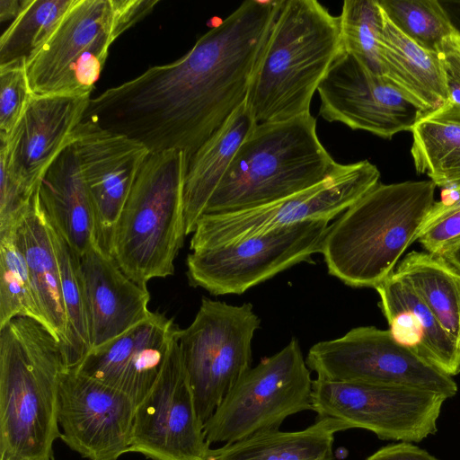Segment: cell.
Returning <instances> with one entry per match:
<instances>
[{
	"mask_svg": "<svg viewBox=\"0 0 460 460\" xmlns=\"http://www.w3.org/2000/svg\"><path fill=\"white\" fill-rule=\"evenodd\" d=\"M159 0H74L26 60L33 95H91L112 43Z\"/></svg>",
	"mask_w": 460,
	"mask_h": 460,
	"instance_id": "cell-7",
	"label": "cell"
},
{
	"mask_svg": "<svg viewBox=\"0 0 460 460\" xmlns=\"http://www.w3.org/2000/svg\"><path fill=\"white\" fill-rule=\"evenodd\" d=\"M91 95H33L8 141L1 144L0 164L31 190L56 157L73 141Z\"/></svg>",
	"mask_w": 460,
	"mask_h": 460,
	"instance_id": "cell-18",
	"label": "cell"
},
{
	"mask_svg": "<svg viewBox=\"0 0 460 460\" xmlns=\"http://www.w3.org/2000/svg\"><path fill=\"white\" fill-rule=\"evenodd\" d=\"M74 0H26L0 38V66L26 61L45 41Z\"/></svg>",
	"mask_w": 460,
	"mask_h": 460,
	"instance_id": "cell-31",
	"label": "cell"
},
{
	"mask_svg": "<svg viewBox=\"0 0 460 460\" xmlns=\"http://www.w3.org/2000/svg\"><path fill=\"white\" fill-rule=\"evenodd\" d=\"M25 62L0 66V140L10 138L32 96Z\"/></svg>",
	"mask_w": 460,
	"mask_h": 460,
	"instance_id": "cell-34",
	"label": "cell"
},
{
	"mask_svg": "<svg viewBox=\"0 0 460 460\" xmlns=\"http://www.w3.org/2000/svg\"><path fill=\"white\" fill-rule=\"evenodd\" d=\"M136 408L125 394L66 369L59 389L60 438L89 460H117L128 453Z\"/></svg>",
	"mask_w": 460,
	"mask_h": 460,
	"instance_id": "cell-16",
	"label": "cell"
},
{
	"mask_svg": "<svg viewBox=\"0 0 460 460\" xmlns=\"http://www.w3.org/2000/svg\"><path fill=\"white\" fill-rule=\"evenodd\" d=\"M49 224L59 264L62 298L66 317V339L62 345V350L67 369H74L92 349L81 274V257L50 221Z\"/></svg>",
	"mask_w": 460,
	"mask_h": 460,
	"instance_id": "cell-29",
	"label": "cell"
},
{
	"mask_svg": "<svg viewBox=\"0 0 460 460\" xmlns=\"http://www.w3.org/2000/svg\"><path fill=\"white\" fill-rule=\"evenodd\" d=\"M339 18L343 49L370 72L382 75L384 13L378 0H346Z\"/></svg>",
	"mask_w": 460,
	"mask_h": 460,
	"instance_id": "cell-32",
	"label": "cell"
},
{
	"mask_svg": "<svg viewBox=\"0 0 460 460\" xmlns=\"http://www.w3.org/2000/svg\"><path fill=\"white\" fill-rule=\"evenodd\" d=\"M38 193L49 220L80 257L98 243L93 200L72 143L46 170Z\"/></svg>",
	"mask_w": 460,
	"mask_h": 460,
	"instance_id": "cell-22",
	"label": "cell"
},
{
	"mask_svg": "<svg viewBox=\"0 0 460 460\" xmlns=\"http://www.w3.org/2000/svg\"><path fill=\"white\" fill-rule=\"evenodd\" d=\"M443 257L460 269V245L447 252Z\"/></svg>",
	"mask_w": 460,
	"mask_h": 460,
	"instance_id": "cell-40",
	"label": "cell"
},
{
	"mask_svg": "<svg viewBox=\"0 0 460 460\" xmlns=\"http://www.w3.org/2000/svg\"><path fill=\"white\" fill-rule=\"evenodd\" d=\"M25 2L26 0H1L0 22L11 21L12 22L22 11Z\"/></svg>",
	"mask_w": 460,
	"mask_h": 460,
	"instance_id": "cell-39",
	"label": "cell"
},
{
	"mask_svg": "<svg viewBox=\"0 0 460 460\" xmlns=\"http://www.w3.org/2000/svg\"><path fill=\"white\" fill-rule=\"evenodd\" d=\"M283 0H246L177 60L91 98L84 119L189 158L245 101Z\"/></svg>",
	"mask_w": 460,
	"mask_h": 460,
	"instance_id": "cell-1",
	"label": "cell"
},
{
	"mask_svg": "<svg viewBox=\"0 0 460 460\" xmlns=\"http://www.w3.org/2000/svg\"><path fill=\"white\" fill-rule=\"evenodd\" d=\"M440 394L413 387L313 380L312 410L340 420L347 429H364L380 439L418 443L438 430Z\"/></svg>",
	"mask_w": 460,
	"mask_h": 460,
	"instance_id": "cell-12",
	"label": "cell"
},
{
	"mask_svg": "<svg viewBox=\"0 0 460 460\" xmlns=\"http://www.w3.org/2000/svg\"><path fill=\"white\" fill-rule=\"evenodd\" d=\"M312 392L310 369L292 339L239 379L204 423L206 438L229 444L279 429L288 416L312 410Z\"/></svg>",
	"mask_w": 460,
	"mask_h": 460,
	"instance_id": "cell-8",
	"label": "cell"
},
{
	"mask_svg": "<svg viewBox=\"0 0 460 460\" xmlns=\"http://www.w3.org/2000/svg\"><path fill=\"white\" fill-rule=\"evenodd\" d=\"M209 446L176 339L155 383L136 408L128 452L152 460H208Z\"/></svg>",
	"mask_w": 460,
	"mask_h": 460,
	"instance_id": "cell-14",
	"label": "cell"
},
{
	"mask_svg": "<svg viewBox=\"0 0 460 460\" xmlns=\"http://www.w3.org/2000/svg\"><path fill=\"white\" fill-rule=\"evenodd\" d=\"M66 369L61 343L42 323L15 317L0 328V460H53Z\"/></svg>",
	"mask_w": 460,
	"mask_h": 460,
	"instance_id": "cell-2",
	"label": "cell"
},
{
	"mask_svg": "<svg viewBox=\"0 0 460 460\" xmlns=\"http://www.w3.org/2000/svg\"><path fill=\"white\" fill-rule=\"evenodd\" d=\"M328 219L310 220L223 246L191 251L189 284L214 296L243 294L312 256L322 253Z\"/></svg>",
	"mask_w": 460,
	"mask_h": 460,
	"instance_id": "cell-11",
	"label": "cell"
},
{
	"mask_svg": "<svg viewBox=\"0 0 460 460\" xmlns=\"http://www.w3.org/2000/svg\"><path fill=\"white\" fill-rule=\"evenodd\" d=\"M255 125L244 102L189 158L183 187L186 235L194 232L211 196Z\"/></svg>",
	"mask_w": 460,
	"mask_h": 460,
	"instance_id": "cell-25",
	"label": "cell"
},
{
	"mask_svg": "<svg viewBox=\"0 0 460 460\" xmlns=\"http://www.w3.org/2000/svg\"><path fill=\"white\" fill-rule=\"evenodd\" d=\"M317 93L319 115L323 119L383 138L411 131L421 116L390 81L370 72L344 49L332 63Z\"/></svg>",
	"mask_w": 460,
	"mask_h": 460,
	"instance_id": "cell-15",
	"label": "cell"
},
{
	"mask_svg": "<svg viewBox=\"0 0 460 460\" xmlns=\"http://www.w3.org/2000/svg\"><path fill=\"white\" fill-rule=\"evenodd\" d=\"M427 252L445 256L460 245V209L435 222L417 239Z\"/></svg>",
	"mask_w": 460,
	"mask_h": 460,
	"instance_id": "cell-35",
	"label": "cell"
},
{
	"mask_svg": "<svg viewBox=\"0 0 460 460\" xmlns=\"http://www.w3.org/2000/svg\"><path fill=\"white\" fill-rule=\"evenodd\" d=\"M391 22L420 47L436 51L456 27L435 0H378Z\"/></svg>",
	"mask_w": 460,
	"mask_h": 460,
	"instance_id": "cell-33",
	"label": "cell"
},
{
	"mask_svg": "<svg viewBox=\"0 0 460 460\" xmlns=\"http://www.w3.org/2000/svg\"><path fill=\"white\" fill-rule=\"evenodd\" d=\"M260 324L250 303L203 297L192 323L179 330L182 363L203 424L251 368L252 341Z\"/></svg>",
	"mask_w": 460,
	"mask_h": 460,
	"instance_id": "cell-9",
	"label": "cell"
},
{
	"mask_svg": "<svg viewBox=\"0 0 460 460\" xmlns=\"http://www.w3.org/2000/svg\"><path fill=\"white\" fill-rule=\"evenodd\" d=\"M435 189L430 180L376 185L330 225L322 250L329 274L352 288H376L416 241Z\"/></svg>",
	"mask_w": 460,
	"mask_h": 460,
	"instance_id": "cell-4",
	"label": "cell"
},
{
	"mask_svg": "<svg viewBox=\"0 0 460 460\" xmlns=\"http://www.w3.org/2000/svg\"><path fill=\"white\" fill-rule=\"evenodd\" d=\"M365 460H439L428 451L410 442H400L381 447Z\"/></svg>",
	"mask_w": 460,
	"mask_h": 460,
	"instance_id": "cell-37",
	"label": "cell"
},
{
	"mask_svg": "<svg viewBox=\"0 0 460 460\" xmlns=\"http://www.w3.org/2000/svg\"><path fill=\"white\" fill-rule=\"evenodd\" d=\"M72 144L93 200L98 244L109 253L116 223L151 152L139 141L88 119L75 128Z\"/></svg>",
	"mask_w": 460,
	"mask_h": 460,
	"instance_id": "cell-17",
	"label": "cell"
},
{
	"mask_svg": "<svg viewBox=\"0 0 460 460\" xmlns=\"http://www.w3.org/2000/svg\"><path fill=\"white\" fill-rule=\"evenodd\" d=\"M15 317L46 325L23 254L13 227L0 233V328Z\"/></svg>",
	"mask_w": 460,
	"mask_h": 460,
	"instance_id": "cell-30",
	"label": "cell"
},
{
	"mask_svg": "<svg viewBox=\"0 0 460 460\" xmlns=\"http://www.w3.org/2000/svg\"><path fill=\"white\" fill-rule=\"evenodd\" d=\"M442 69L448 102L460 105V31L445 38L436 50Z\"/></svg>",
	"mask_w": 460,
	"mask_h": 460,
	"instance_id": "cell-36",
	"label": "cell"
},
{
	"mask_svg": "<svg viewBox=\"0 0 460 460\" xmlns=\"http://www.w3.org/2000/svg\"><path fill=\"white\" fill-rule=\"evenodd\" d=\"M415 170L436 187L460 190V105L447 102L411 128Z\"/></svg>",
	"mask_w": 460,
	"mask_h": 460,
	"instance_id": "cell-27",
	"label": "cell"
},
{
	"mask_svg": "<svg viewBox=\"0 0 460 460\" xmlns=\"http://www.w3.org/2000/svg\"><path fill=\"white\" fill-rule=\"evenodd\" d=\"M460 209V190H443L440 201L434 203L429 216L424 221L418 237L435 222L445 216Z\"/></svg>",
	"mask_w": 460,
	"mask_h": 460,
	"instance_id": "cell-38",
	"label": "cell"
},
{
	"mask_svg": "<svg viewBox=\"0 0 460 460\" xmlns=\"http://www.w3.org/2000/svg\"><path fill=\"white\" fill-rule=\"evenodd\" d=\"M394 272L424 301L460 349V269L443 256L412 251Z\"/></svg>",
	"mask_w": 460,
	"mask_h": 460,
	"instance_id": "cell-28",
	"label": "cell"
},
{
	"mask_svg": "<svg viewBox=\"0 0 460 460\" xmlns=\"http://www.w3.org/2000/svg\"><path fill=\"white\" fill-rule=\"evenodd\" d=\"M180 328L164 314L92 349L74 369L128 395L137 406L155 383Z\"/></svg>",
	"mask_w": 460,
	"mask_h": 460,
	"instance_id": "cell-19",
	"label": "cell"
},
{
	"mask_svg": "<svg viewBox=\"0 0 460 460\" xmlns=\"http://www.w3.org/2000/svg\"><path fill=\"white\" fill-rule=\"evenodd\" d=\"M383 13L382 75L420 110L421 116L438 109L448 98L437 52L410 40Z\"/></svg>",
	"mask_w": 460,
	"mask_h": 460,
	"instance_id": "cell-24",
	"label": "cell"
},
{
	"mask_svg": "<svg viewBox=\"0 0 460 460\" xmlns=\"http://www.w3.org/2000/svg\"><path fill=\"white\" fill-rule=\"evenodd\" d=\"M188 158L179 150L150 153L114 227L109 253L136 283L174 272L186 235L183 187Z\"/></svg>",
	"mask_w": 460,
	"mask_h": 460,
	"instance_id": "cell-6",
	"label": "cell"
},
{
	"mask_svg": "<svg viewBox=\"0 0 460 460\" xmlns=\"http://www.w3.org/2000/svg\"><path fill=\"white\" fill-rule=\"evenodd\" d=\"M347 430L338 420L318 418L298 431L261 432L210 450L218 460H333L334 436Z\"/></svg>",
	"mask_w": 460,
	"mask_h": 460,
	"instance_id": "cell-26",
	"label": "cell"
},
{
	"mask_svg": "<svg viewBox=\"0 0 460 460\" xmlns=\"http://www.w3.org/2000/svg\"><path fill=\"white\" fill-rule=\"evenodd\" d=\"M342 49L339 16L316 0H283L245 101L255 123L309 113L314 93Z\"/></svg>",
	"mask_w": 460,
	"mask_h": 460,
	"instance_id": "cell-3",
	"label": "cell"
},
{
	"mask_svg": "<svg viewBox=\"0 0 460 460\" xmlns=\"http://www.w3.org/2000/svg\"><path fill=\"white\" fill-rule=\"evenodd\" d=\"M81 274L92 349L147 319V288L129 279L96 243L81 256Z\"/></svg>",
	"mask_w": 460,
	"mask_h": 460,
	"instance_id": "cell-20",
	"label": "cell"
},
{
	"mask_svg": "<svg viewBox=\"0 0 460 460\" xmlns=\"http://www.w3.org/2000/svg\"><path fill=\"white\" fill-rule=\"evenodd\" d=\"M380 172L368 160L337 164L320 183L259 207L205 214L195 226L190 251L238 243L310 220H332L379 183Z\"/></svg>",
	"mask_w": 460,
	"mask_h": 460,
	"instance_id": "cell-10",
	"label": "cell"
},
{
	"mask_svg": "<svg viewBox=\"0 0 460 460\" xmlns=\"http://www.w3.org/2000/svg\"><path fill=\"white\" fill-rule=\"evenodd\" d=\"M13 229L26 261L47 328L62 346L66 339V317L59 264L50 224L40 200L38 187Z\"/></svg>",
	"mask_w": 460,
	"mask_h": 460,
	"instance_id": "cell-23",
	"label": "cell"
},
{
	"mask_svg": "<svg viewBox=\"0 0 460 460\" xmlns=\"http://www.w3.org/2000/svg\"><path fill=\"white\" fill-rule=\"evenodd\" d=\"M305 363L317 377L335 382H358L413 387L455 396L457 385L408 348L389 330L374 326L351 329L343 336L313 345Z\"/></svg>",
	"mask_w": 460,
	"mask_h": 460,
	"instance_id": "cell-13",
	"label": "cell"
},
{
	"mask_svg": "<svg viewBox=\"0 0 460 460\" xmlns=\"http://www.w3.org/2000/svg\"><path fill=\"white\" fill-rule=\"evenodd\" d=\"M337 164L322 145L316 119L310 112L256 124L211 196L205 214L252 208L291 196L325 180Z\"/></svg>",
	"mask_w": 460,
	"mask_h": 460,
	"instance_id": "cell-5",
	"label": "cell"
},
{
	"mask_svg": "<svg viewBox=\"0 0 460 460\" xmlns=\"http://www.w3.org/2000/svg\"><path fill=\"white\" fill-rule=\"evenodd\" d=\"M375 289L394 338L441 372L458 375L459 348L415 291L395 272Z\"/></svg>",
	"mask_w": 460,
	"mask_h": 460,
	"instance_id": "cell-21",
	"label": "cell"
}]
</instances>
